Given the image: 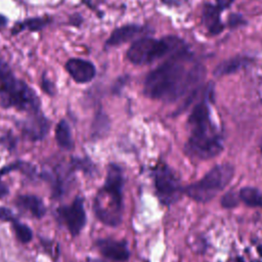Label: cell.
<instances>
[{
    "mask_svg": "<svg viewBox=\"0 0 262 262\" xmlns=\"http://www.w3.org/2000/svg\"><path fill=\"white\" fill-rule=\"evenodd\" d=\"M205 78V68L185 48L151 71L144 81L143 93L151 99L173 102L194 94Z\"/></svg>",
    "mask_w": 262,
    "mask_h": 262,
    "instance_id": "1",
    "label": "cell"
},
{
    "mask_svg": "<svg viewBox=\"0 0 262 262\" xmlns=\"http://www.w3.org/2000/svg\"><path fill=\"white\" fill-rule=\"evenodd\" d=\"M211 94L210 87L205 97L193 106L187 121L190 135L184 150L189 157L199 160L215 158L223 150V139L211 114Z\"/></svg>",
    "mask_w": 262,
    "mask_h": 262,
    "instance_id": "2",
    "label": "cell"
},
{
    "mask_svg": "<svg viewBox=\"0 0 262 262\" xmlns=\"http://www.w3.org/2000/svg\"><path fill=\"white\" fill-rule=\"evenodd\" d=\"M123 187L124 176L121 167L110 164L104 183L93 201L94 214L104 225L116 227L122 222Z\"/></svg>",
    "mask_w": 262,
    "mask_h": 262,
    "instance_id": "3",
    "label": "cell"
},
{
    "mask_svg": "<svg viewBox=\"0 0 262 262\" xmlns=\"http://www.w3.org/2000/svg\"><path fill=\"white\" fill-rule=\"evenodd\" d=\"M0 104L4 108L14 107L30 114L40 111L36 92L26 82L17 79L3 59H0Z\"/></svg>",
    "mask_w": 262,
    "mask_h": 262,
    "instance_id": "4",
    "label": "cell"
},
{
    "mask_svg": "<svg viewBox=\"0 0 262 262\" xmlns=\"http://www.w3.org/2000/svg\"><path fill=\"white\" fill-rule=\"evenodd\" d=\"M185 48L183 42L177 37L169 36L161 40L151 37H142L135 40L129 47L127 58L133 64H148L165 55H172Z\"/></svg>",
    "mask_w": 262,
    "mask_h": 262,
    "instance_id": "5",
    "label": "cell"
},
{
    "mask_svg": "<svg viewBox=\"0 0 262 262\" xmlns=\"http://www.w3.org/2000/svg\"><path fill=\"white\" fill-rule=\"evenodd\" d=\"M234 168L230 164H220L212 168L202 179L183 188V192L196 203H208L231 181Z\"/></svg>",
    "mask_w": 262,
    "mask_h": 262,
    "instance_id": "6",
    "label": "cell"
},
{
    "mask_svg": "<svg viewBox=\"0 0 262 262\" xmlns=\"http://www.w3.org/2000/svg\"><path fill=\"white\" fill-rule=\"evenodd\" d=\"M154 182L157 195L163 205L170 206L178 202L183 193L180 180L171 168L159 164L154 170Z\"/></svg>",
    "mask_w": 262,
    "mask_h": 262,
    "instance_id": "7",
    "label": "cell"
},
{
    "mask_svg": "<svg viewBox=\"0 0 262 262\" xmlns=\"http://www.w3.org/2000/svg\"><path fill=\"white\" fill-rule=\"evenodd\" d=\"M56 213L72 236H77L86 224L84 200L81 196L75 198V200L68 206L57 208Z\"/></svg>",
    "mask_w": 262,
    "mask_h": 262,
    "instance_id": "8",
    "label": "cell"
},
{
    "mask_svg": "<svg viewBox=\"0 0 262 262\" xmlns=\"http://www.w3.org/2000/svg\"><path fill=\"white\" fill-rule=\"evenodd\" d=\"M95 247L104 258L113 262H126L130 257L128 245L125 241L100 238L95 242Z\"/></svg>",
    "mask_w": 262,
    "mask_h": 262,
    "instance_id": "9",
    "label": "cell"
},
{
    "mask_svg": "<svg viewBox=\"0 0 262 262\" xmlns=\"http://www.w3.org/2000/svg\"><path fill=\"white\" fill-rule=\"evenodd\" d=\"M49 125L48 120L39 111L30 114V116L26 119L23 126V132L30 140H41L46 136L49 130Z\"/></svg>",
    "mask_w": 262,
    "mask_h": 262,
    "instance_id": "10",
    "label": "cell"
},
{
    "mask_svg": "<svg viewBox=\"0 0 262 262\" xmlns=\"http://www.w3.org/2000/svg\"><path fill=\"white\" fill-rule=\"evenodd\" d=\"M66 70L77 83H88L96 74L94 64L82 58H70L66 62Z\"/></svg>",
    "mask_w": 262,
    "mask_h": 262,
    "instance_id": "11",
    "label": "cell"
},
{
    "mask_svg": "<svg viewBox=\"0 0 262 262\" xmlns=\"http://www.w3.org/2000/svg\"><path fill=\"white\" fill-rule=\"evenodd\" d=\"M146 31L147 30L142 26L125 25L114 30L108 39L106 40L105 44L107 46H118L136 38H142L140 36H143Z\"/></svg>",
    "mask_w": 262,
    "mask_h": 262,
    "instance_id": "12",
    "label": "cell"
},
{
    "mask_svg": "<svg viewBox=\"0 0 262 262\" xmlns=\"http://www.w3.org/2000/svg\"><path fill=\"white\" fill-rule=\"evenodd\" d=\"M15 206L21 211L30 213L33 217L40 219L46 213L43 201L34 194H21L16 198Z\"/></svg>",
    "mask_w": 262,
    "mask_h": 262,
    "instance_id": "13",
    "label": "cell"
},
{
    "mask_svg": "<svg viewBox=\"0 0 262 262\" xmlns=\"http://www.w3.org/2000/svg\"><path fill=\"white\" fill-rule=\"evenodd\" d=\"M221 9L217 5L206 3L203 8L202 20L211 35H218L224 29V25L220 18Z\"/></svg>",
    "mask_w": 262,
    "mask_h": 262,
    "instance_id": "14",
    "label": "cell"
},
{
    "mask_svg": "<svg viewBox=\"0 0 262 262\" xmlns=\"http://www.w3.org/2000/svg\"><path fill=\"white\" fill-rule=\"evenodd\" d=\"M251 62V59L247 56H234L220 62L214 70V75L217 77H222L225 75H229L235 73L243 68L247 67Z\"/></svg>",
    "mask_w": 262,
    "mask_h": 262,
    "instance_id": "15",
    "label": "cell"
},
{
    "mask_svg": "<svg viewBox=\"0 0 262 262\" xmlns=\"http://www.w3.org/2000/svg\"><path fill=\"white\" fill-rule=\"evenodd\" d=\"M55 139L58 145L64 149L71 150L74 147V141L70 126L66 120L58 122L55 128Z\"/></svg>",
    "mask_w": 262,
    "mask_h": 262,
    "instance_id": "16",
    "label": "cell"
},
{
    "mask_svg": "<svg viewBox=\"0 0 262 262\" xmlns=\"http://www.w3.org/2000/svg\"><path fill=\"white\" fill-rule=\"evenodd\" d=\"M49 23L48 17H34V18H28L20 23H17L12 28V34H17L21 32L23 30H29V31H39L42 28H44Z\"/></svg>",
    "mask_w": 262,
    "mask_h": 262,
    "instance_id": "17",
    "label": "cell"
},
{
    "mask_svg": "<svg viewBox=\"0 0 262 262\" xmlns=\"http://www.w3.org/2000/svg\"><path fill=\"white\" fill-rule=\"evenodd\" d=\"M238 198L249 207H262V194L255 187H243L238 192Z\"/></svg>",
    "mask_w": 262,
    "mask_h": 262,
    "instance_id": "18",
    "label": "cell"
},
{
    "mask_svg": "<svg viewBox=\"0 0 262 262\" xmlns=\"http://www.w3.org/2000/svg\"><path fill=\"white\" fill-rule=\"evenodd\" d=\"M10 223L12 225V228H13V231L15 233L16 238L20 243L28 244V243H30L32 241V238H33V231L31 230V228L27 224L20 223L18 221V219L15 218V217L10 221Z\"/></svg>",
    "mask_w": 262,
    "mask_h": 262,
    "instance_id": "19",
    "label": "cell"
},
{
    "mask_svg": "<svg viewBox=\"0 0 262 262\" xmlns=\"http://www.w3.org/2000/svg\"><path fill=\"white\" fill-rule=\"evenodd\" d=\"M28 167V164L26 163H23V162H16V163H13V164H10L9 166H5L3 168L0 169V199L4 198L5 195L8 194L9 192V189H8V186L2 181V176L9 173L10 171L12 170H23L25 172V168Z\"/></svg>",
    "mask_w": 262,
    "mask_h": 262,
    "instance_id": "20",
    "label": "cell"
},
{
    "mask_svg": "<svg viewBox=\"0 0 262 262\" xmlns=\"http://www.w3.org/2000/svg\"><path fill=\"white\" fill-rule=\"evenodd\" d=\"M239 198L238 195L233 191L226 192L220 200V204L225 209H232L238 205Z\"/></svg>",
    "mask_w": 262,
    "mask_h": 262,
    "instance_id": "21",
    "label": "cell"
},
{
    "mask_svg": "<svg viewBox=\"0 0 262 262\" xmlns=\"http://www.w3.org/2000/svg\"><path fill=\"white\" fill-rule=\"evenodd\" d=\"M92 129L95 134H100L102 131H105L107 129V118L104 116L103 113H99L96 115Z\"/></svg>",
    "mask_w": 262,
    "mask_h": 262,
    "instance_id": "22",
    "label": "cell"
},
{
    "mask_svg": "<svg viewBox=\"0 0 262 262\" xmlns=\"http://www.w3.org/2000/svg\"><path fill=\"white\" fill-rule=\"evenodd\" d=\"M41 87H42L43 91L46 92L48 95H53V94L55 93L54 85H53L52 82H51L49 79H47L46 77H43V78H42Z\"/></svg>",
    "mask_w": 262,
    "mask_h": 262,
    "instance_id": "23",
    "label": "cell"
},
{
    "mask_svg": "<svg viewBox=\"0 0 262 262\" xmlns=\"http://www.w3.org/2000/svg\"><path fill=\"white\" fill-rule=\"evenodd\" d=\"M15 216L13 215L12 211L5 208V207H0V220L5 221V222H10Z\"/></svg>",
    "mask_w": 262,
    "mask_h": 262,
    "instance_id": "24",
    "label": "cell"
},
{
    "mask_svg": "<svg viewBox=\"0 0 262 262\" xmlns=\"http://www.w3.org/2000/svg\"><path fill=\"white\" fill-rule=\"evenodd\" d=\"M216 1H217V6L222 10L228 7L234 0H216Z\"/></svg>",
    "mask_w": 262,
    "mask_h": 262,
    "instance_id": "25",
    "label": "cell"
},
{
    "mask_svg": "<svg viewBox=\"0 0 262 262\" xmlns=\"http://www.w3.org/2000/svg\"><path fill=\"white\" fill-rule=\"evenodd\" d=\"M165 3H168V4H174V5H176V4H180V3H182L184 0H163Z\"/></svg>",
    "mask_w": 262,
    "mask_h": 262,
    "instance_id": "26",
    "label": "cell"
},
{
    "mask_svg": "<svg viewBox=\"0 0 262 262\" xmlns=\"http://www.w3.org/2000/svg\"><path fill=\"white\" fill-rule=\"evenodd\" d=\"M6 23H7V19H6V17H4L3 15H0V28L4 27V26L6 25Z\"/></svg>",
    "mask_w": 262,
    "mask_h": 262,
    "instance_id": "27",
    "label": "cell"
},
{
    "mask_svg": "<svg viewBox=\"0 0 262 262\" xmlns=\"http://www.w3.org/2000/svg\"><path fill=\"white\" fill-rule=\"evenodd\" d=\"M232 262H244V258L243 257H236Z\"/></svg>",
    "mask_w": 262,
    "mask_h": 262,
    "instance_id": "28",
    "label": "cell"
},
{
    "mask_svg": "<svg viewBox=\"0 0 262 262\" xmlns=\"http://www.w3.org/2000/svg\"><path fill=\"white\" fill-rule=\"evenodd\" d=\"M257 251H258V253H259V255L262 257V245L261 246H258L257 247Z\"/></svg>",
    "mask_w": 262,
    "mask_h": 262,
    "instance_id": "29",
    "label": "cell"
},
{
    "mask_svg": "<svg viewBox=\"0 0 262 262\" xmlns=\"http://www.w3.org/2000/svg\"><path fill=\"white\" fill-rule=\"evenodd\" d=\"M232 20H233V19H231V18H230V21H229V23H230L231 25L233 24V21H232ZM234 20H235V21H237L238 24H242V17H239L238 19H234Z\"/></svg>",
    "mask_w": 262,
    "mask_h": 262,
    "instance_id": "30",
    "label": "cell"
}]
</instances>
